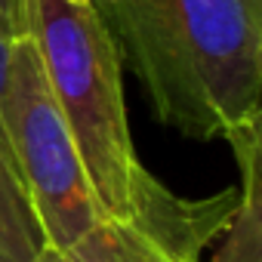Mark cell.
I'll list each match as a JSON object with an SVG mask.
<instances>
[{
    "instance_id": "cell-2",
    "label": "cell",
    "mask_w": 262,
    "mask_h": 262,
    "mask_svg": "<svg viewBox=\"0 0 262 262\" xmlns=\"http://www.w3.org/2000/svg\"><path fill=\"white\" fill-rule=\"evenodd\" d=\"M28 37L71 129L99 213L161 234L194 225L198 201L164 188L136 158L120 86V50L96 4L28 0Z\"/></svg>"
},
{
    "instance_id": "cell-4",
    "label": "cell",
    "mask_w": 262,
    "mask_h": 262,
    "mask_svg": "<svg viewBox=\"0 0 262 262\" xmlns=\"http://www.w3.org/2000/svg\"><path fill=\"white\" fill-rule=\"evenodd\" d=\"M201 253L179 247L139 222H96L71 247H43L34 262H198Z\"/></svg>"
},
{
    "instance_id": "cell-5",
    "label": "cell",
    "mask_w": 262,
    "mask_h": 262,
    "mask_svg": "<svg viewBox=\"0 0 262 262\" xmlns=\"http://www.w3.org/2000/svg\"><path fill=\"white\" fill-rule=\"evenodd\" d=\"M259 120L237 129L225 142L231 145L237 167H241V185H237V204L219 234L213 237L210 262H262V207H259Z\"/></svg>"
},
{
    "instance_id": "cell-7",
    "label": "cell",
    "mask_w": 262,
    "mask_h": 262,
    "mask_svg": "<svg viewBox=\"0 0 262 262\" xmlns=\"http://www.w3.org/2000/svg\"><path fill=\"white\" fill-rule=\"evenodd\" d=\"M0 34L7 40L28 37V0H0Z\"/></svg>"
},
{
    "instance_id": "cell-6",
    "label": "cell",
    "mask_w": 262,
    "mask_h": 262,
    "mask_svg": "<svg viewBox=\"0 0 262 262\" xmlns=\"http://www.w3.org/2000/svg\"><path fill=\"white\" fill-rule=\"evenodd\" d=\"M47 247L40 222L19 182L13 158L0 139V262H34Z\"/></svg>"
},
{
    "instance_id": "cell-3",
    "label": "cell",
    "mask_w": 262,
    "mask_h": 262,
    "mask_svg": "<svg viewBox=\"0 0 262 262\" xmlns=\"http://www.w3.org/2000/svg\"><path fill=\"white\" fill-rule=\"evenodd\" d=\"M0 120L13 167L40 222L47 247H71L105 216L99 213L77 145L53 99L31 37L10 43Z\"/></svg>"
},
{
    "instance_id": "cell-9",
    "label": "cell",
    "mask_w": 262,
    "mask_h": 262,
    "mask_svg": "<svg viewBox=\"0 0 262 262\" xmlns=\"http://www.w3.org/2000/svg\"><path fill=\"white\" fill-rule=\"evenodd\" d=\"M77 4H99V0H77Z\"/></svg>"
},
{
    "instance_id": "cell-8",
    "label": "cell",
    "mask_w": 262,
    "mask_h": 262,
    "mask_svg": "<svg viewBox=\"0 0 262 262\" xmlns=\"http://www.w3.org/2000/svg\"><path fill=\"white\" fill-rule=\"evenodd\" d=\"M10 43L4 34H0V111H4V90H7V62H10ZM0 139L7 145V136H4V120H0ZM10 151V148H7Z\"/></svg>"
},
{
    "instance_id": "cell-1",
    "label": "cell",
    "mask_w": 262,
    "mask_h": 262,
    "mask_svg": "<svg viewBox=\"0 0 262 262\" xmlns=\"http://www.w3.org/2000/svg\"><path fill=\"white\" fill-rule=\"evenodd\" d=\"M158 120L228 139L259 120L262 0H99Z\"/></svg>"
}]
</instances>
